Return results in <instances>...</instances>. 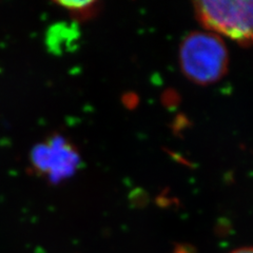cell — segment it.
Listing matches in <instances>:
<instances>
[{
  "label": "cell",
  "instance_id": "cell-1",
  "mask_svg": "<svg viewBox=\"0 0 253 253\" xmlns=\"http://www.w3.org/2000/svg\"><path fill=\"white\" fill-rule=\"evenodd\" d=\"M179 67L183 74L196 84L218 82L227 73L229 55L226 44L211 32H192L179 45Z\"/></svg>",
  "mask_w": 253,
  "mask_h": 253
},
{
  "label": "cell",
  "instance_id": "cell-4",
  "mask_svg": "<svg viewBox=\"0 0 253 253\" xmlns=\"http://www.w3.org/2000/svg\"><path fill=\"white\" fill-rule=\"evenodd\" d=\"M56 5L66 10L77 21H85L95 17L100 11L99 1H55Z\"/></svg>",
  "mask_w": 253,
  "mask_h": 253
},
{
  "label": "cell",
  "instance_id": "cell-6",
  "mask_svg": "<svg viewBox=\"0 0 253 253\" xmlns=\"http://www.w3.org/2000/svg\"><path fill=\"white\" fill-rule=\"evenodd\" d=\"M230 253H253V247H243L235 249Z\"/></svg>",
  "mask_w": 253,
  "mask_h": 253
},
{
  "label": "cell",
  "instance_id": "cell-2",
  "mask_svg": "<svg viewBox=\"0 0 253 253\" xmlns=\"http://www.w3.org/2000/svg\"><path fill=\"white\" fill-rule=\"evenodd\" d=\"M197 20L211 33L229 37L244 46L253 43V0L195 1Z\"/></svg>",
  "mask_w": 253,
  "mask_h": 253
},
{
  "label": "cell",
  "instance_id": "cell-3",
  "mask_svg": "<svg viewBox=\"0 0 253 253\" xmlns=\"http://www.w3.org/2000/svg\"><path fill=\"white\" fill-rule=\"evenodd\" d=\"M31 163L36 173L52 181H60L75 172L79 156L72 144L61 136H56L34 148Z\"/></svg>",
  "mask_w": 253,
  "mask_h": 253
},
{
  "label": "cell",
  "instance_id": "cell-5",
  "mask_svg": "<svg viewBox=\"0 0 253 253\" xmlns=\"http://www.w3.org/2000/svg\"><path fill=\"white\" fill-rule=\"evenodd\" d=\"M172 253H195V250L192 246H189V245H178Z\"/></svg>",
  "mask_w": 253,
  "mask_h": 253
}]
</instances>
